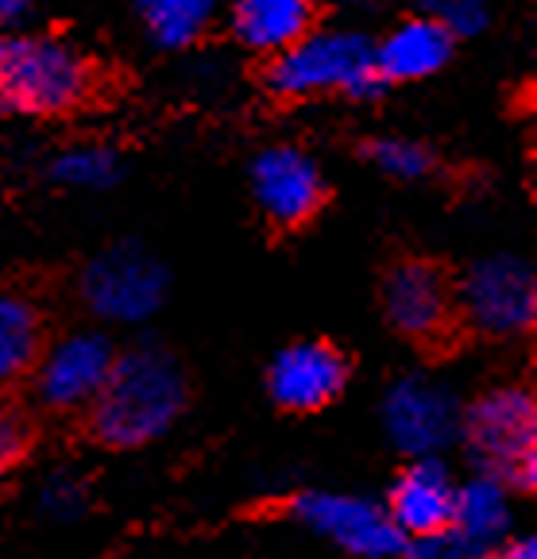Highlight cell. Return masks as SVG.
I'll return each mask as SVG.
<instances>
[{
	"label": "cell",
	"mask_w": 537,
	"mask_h": 559,
	"mask_svg": "<svg viewBox=\"0 0 537 559\" xmlns=\"http://www.w3.org/2000/svg\"><path fill=\"white\" fill-rule=\"evenodd\" d=\"M186 409V379L163 347L116 355L105 386L90 405L93 437L105 448H143L171 432Z\"/></svg>",
	"instance_id": "6da1fadb"
},
{
	"label": "cell",
	"mask_w": 537,
	"mask_h": 559,
	"mask_svg": "<svg viewBox=\"0 0 537 559\" xmlns=\"http://www.w3.org/2000/svg\"><path fill=\"white\" fill-rule=\"evenodd\" d=\"M93 85L90 55L62 35L24 27L0 35V116H67L93 97Z\"/></svg>",
	"instance_id": "7a4b0ae2"
},
{
	"label": "cell",
	"mask_w": 537,
	"mask_h": 559,
	"mask_svg": "<svg viewBox=\"0 0 537 559\" xmlns=\"http://www.w3.org/2000/svg\"><path fill=\"white\" fill-rule=\"evenodd\" d=\"M375 39L352 27H310L306 35L267 62V90L282 100H310L340 93L348 100H375L387 85L375 74Z\"/></svg>",
	"instance_id": "3957f363"
},
{
	"label": "cell",
	"mask_w": 537,
	"mask_h": 559,
	"mask_svg": "<svg viewBox=\"0 0 537 559\" xmlns=\"http://www.w3.org/2000/svg\"><path fill=\"white\" fill-rule=\"evenodd\" d=\"M460 432L488 475L526 493L537 486V405L526 386L488 390L460 417Z\"/></svg>",
	"instance_id": "277c9868"
},
{
	"label": "cell",
	"mask_w": 537,
	"mask_h": 559,
	"mask_svg": "<svg viewBox=\"0 0 537 559\" xmlns=\"http://www.w3.org/2000/svg\"><path fill=\"white\" fill-rule=\"evenodd\" d=\"M166 266L140 243H116L82 271V301L97 321L143 324L163 309Z\"/></svg>",
	"instance_id": "5b68a950"
},
{
	"label": "cell",
	"mask_w": 537,
	"mask_h": 559,
	"mask_svg": "<svg viewBox=\"0 0 537 559\" xmlns=\"http://www.w3.org/2000/svg\"><path fill=\"white\" fill-rule=\"evenodd\" d=\"M460 313L488 336H518L537 321V278L526 259H480L460 282Z\"/></svg>",
	"instance_id": "8992f818"
},
{
	"label": "cell",
	"mask_w": 537,
	"mask_h": 559,
	"mask_svg": "<svg viewBox=\"0 0 537 559\" xmlns=\"http://www.w3.org/2000/svg\"><path fill=\"white\" fill-rule=\"evenodd\" d=\"M116 362V347L105 332H67L55 344H43L39 359L32 367L35 397L47 409L58 413H78L90 409L93 397L105 386L108 370Z\"/></svg>",
	"instance_id": "52a82bcc"
},
{
	"label": "cell",
	"mask_w": 537,
	"mask_h": 559,
	"mask_svg": "<svg viewBox=\"0 0 537 559\" xmlns=\"http://www.w3.org/2000/svg\"><path fill=\"white\" fill-rule=\"evenodd\" d=\"M294 518L355 559H402L406 536L390 521L387 506L367 498L310 490L294 498Z\"/></svg>",
	"instance_id": "ba28073f"
},
{
	"label": "cell",
	"mask_w": 537,
	"mask_h": 559,
	"mask_svg": "<svg viewBox=\"0 0 537 559\" xmlns=\"http://www.w3.org/2000/svg\"><path fill=\"white\" fill-rule=\"evenodd\" d=\"M460 402L445 382L430 379V374H406L387 390L383 402V425H387L390 440L398 452L410 460L418 455H437L448 448L460 432Z\"/></svg>",
	"instance_id": "9c48e42d"
},
{
	"label": "cell",
	"mask_w": 537,
	"mask_h": 559,
	"mask_svg": "<svg viewBox=\"0 0 537 559\" xmlns=\"http://www.w3.org/2000/svg\"><path fill=\"white\" fill-rule=\"evenodd\" d=\"M252 198L271 224L297 228L325 205V174L310 151L271 143L252 158Z\"/></svg>",
	"instance_id": "30bf717a"
},
{
	"label": "cell",
	"mask_w": 537,
	"mask_h": 559,
	"mask_svg": "<svg viewBox=\"0 0 537 559\" xmlns=\"http://www.w3.org/2000/svg\"><path fill=\"white\" fill-rule=\"evenodd\" d=\"M383 313L398 336L433 344L453 329L456 294L441 266L425 259H406L390 266L383 278Z\"/></svg>",
	"instance_id": "8fae6325"
},
{
	"label": "cell",
	"mask_w": 537,
	"mask_h": 559,
	"mask_svg": "<svg viewBox=\"0 0 537 559\" xmlns=\"http://www.w3.org/2000/svg\"><path fill=\"white\" fill-rule=\"evenodd\" d=\"M348 386V359L325 340H302L282 347L267 367V394L279 409L317 413Z\"/></svg>",
	"instance_id": "7c38bea8"
},
{
	"label": "cell",
	"mask_w": 537,
	"mask_h": 559,
	"mask_svg": "<svg viewBox=\"0 0 537 559\" xmlns=\"http://www.w3.org/2000/svg\"><path fill=\"white\" fill-rule=\"evenodd\" d=\"M456 506V478L437 455H418L395 478L387 498V513L406 540L448 528Z\"/></svg>",
	"instance_id": "4fadbf2b"
},
{
	"label": "cell",
	"mask_w": 537,
	"mask_h": 559,
	"mask_svg": "<svg viewBox=\"0 0 537 559\" xmlns=\"http://www.w3.org/2000/svg\"><path fill=\"white\" fill-rule=\"evenodd\" d=\"M453 50H456V35L448 27L413 12L410 20L395 24L375 43L372 58L383 85H410L441 74L453 62Z\"/></svg>",
	"instance_id": "5bb4252c"
},
{
	"label": "cell",
	"mask_w": 537,
	"mask_h": 559,
	"mask_svg": "<svg viewBox=\"0 0 537 559\" xmlns=\"http://www.w3.org/2000/svg\"><path fill=\"white\" fill-rule=\"evenodd\" d=\"M317 0H232V39L252 55H279L314 27Z\"/></svg>",
	"instance_id": "9a60e30c"
},
{
	"label": "cell",
	"mask_w": 537,
	"mask_h": 559,
	"mask_svg": "<svg viewBox=\"0 0 537 559\" xmlns=\"http://www.w3.org/2000/svg\"><path fill=\"white\" fill-rule=\"evenodd\" d=\"M506 490L511 486L499 483L495 475H480L471 478V483L456 486V506H453V521H448V533L460 540V548L471 559L488 556L511 533V493Z\"/></svg>",
	"instance_id": "2e32d148"
},
{
	"label": "cell",
	"mask_w": 537,
	"mask_h": 559,
	"mask_svg": "<svg viewBox=\"0 0 537 559\" xmlns=\"http://www.w3.org/2000/svg\"><path fill=\"white\" fill-rule=\"evenodd\" d=\"M43 352V317L32 297L0 289V386L27 379Z\"/></svg>",
	"instance_id": "e0dca14e"
},
{
	"label": "cell",
	"mask_w": 537,
	"mask_h": 559,
	"mask_svg": "<svg viewBox=\"0 0 537 559\" xmlns=\"http://www.w3.org/2000/svg\"><path fill=\"white\" fill-rule=\"evenodd\" d=\"M136 16L155 47H194L221 16V0H136Z\"/></svg>",
	"instance_id": "ac0fdd59"
},
{
	"label": "cell",
	"mask_w": 537,
	"mask_h": 559,
	"mask_svg": "<svg viewBox=\"0 0 537 559\" xmlns=\"http://www.w3.org/2000/svg\"><path fill=\"white\" fill-rule=\"evenodd\" d=\"M50 178L70 190H113L125 178V158L108 143H74L55 155Z\"/></svg>",
	"instance_id": "d6986e66"
},
{
	"label": "cell",
	"mask_w": 537,
	"mask_h": 559,
	"mask_svg": "<svg viewBox=\"0 0 537 559\" xmlns=\"http://www.w3.org/2000/svg\"><path fill=\"white\" fill-rule=\"evenodd\" d=\"M364 158L395 181H425L437 174V155L425 143L406 140V135H380L364 147Z\"/></svg>",
	"instance_id": "ffe728a7"
},
{
	"label": "cell",
	"mask_w": 537,
	"mask_h": 559,
	"mask_svg": "<svg viewBox=\"0 0 537 559\" xmlns=\"http://www.w3.org/2000/svg\"><path fill=\"white\" fill-rule=\"evenodd\" d=\"M410 9L425 20H437L456 39L480 35L491 24V0H410Z\"/></svg>",
	"instance_id": "44dd1931"
},
{
	"label": "cell",
	"mask_w": 537,
	"mask_h": 559,
	"mask_svg": "<svg viewBox=\"0 0 537 559\" xmlns=\"http://www.w3.org/2000/svg\"><path fill=\"white\" fill-rule=\"evenodd\" d=\"M39 510L47 518L70 521L85 510V483L70 471H55V475L43 478L39 486Z\"/></svg>",
	"instance_id": "7402d4cb"
},
{
	"label": "cell",
	"mask_w": 537,
	"mask_h": 559,
	"mask_svg": "<svg viewBox=\"0 0 537 559\" xmlns=\"http://www.w3.org/2000/svg\"><path fill=\"white\" fill-rule=\"evenodd\" d=\"M27 452V425L20 420L16 409L0 405V478L9 475Z\"/></svg>",
	"instance_id": "603a6c76"
},
{
	"label": "cell",
	"mask_w": 537,
	"mask_h": 559,
	"mask_svg": "<svg viewBox=\"0 0 537 559\" xmlns=\"http://www.w3.org/2000/svg\"><path fill=\"white\" fill-rule=\"evenodd\" d=\"M402 559H471V556L460 548V540H456L448 528H441V533L413 536V540H406Z\"/></svg>",
	"instance_id": "cb8c5ba5"
},
{
	"label": "cell",
	"mask_w": 537,
	"mask_h": 559,
	"mask_svg": "<svg viewBox=\"0 0 537 559\" xmlns=\"http://www.w3.org/2000/svg\"><path fill=\"white\" fill-rule=\"evenodd\" d=\"M27 12H32V0H0V35L24 27Z\"/></svg>",
	"instance_id": "d4e9b609"
},
{
	"label": "cell",
	"mask_w": 537,
	"mask_h": 559,
	"mask_svg": "<svg viewBox=\"0 0 537 559\" xmlns=\"http://www.w3.org/2000/svg\"><path fill=\"white\" fill-rule=\"evenodd\" d=\"M480 559H537V544L529 540H506V544H499V548H491L488 556H480Z\"/></svg>",
	"instance_id": "484cf974"
}]
</instances>
